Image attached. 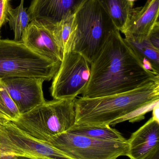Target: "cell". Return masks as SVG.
<instances>
[{
	"label": "cell",
	"mask_w": 159,
	"mask_h": 159,
	"mask_svg": "<svg viewBox=\"0 0 159 159\" xmlns=\"http://www.w3.org/2000/svg\"><path fill=\"white\" fill-rule=\"evenodd\" d=\"M148 39L155 47L159 49V22L151 31Z\"/></svg>",
	"instance_id": "21"
},
{
	"label": "cell",
	"mask_w": 159,
	"mask_h": 159,
	"mask_svg": "<svg viewBox=\"0 0 159 159\" xmlns=\"http://www.w3.org/2000/svg\"><path fill=\"white\" fill-rule=\"evenodd\" d=\"M27 9L24 7V0H21L20 4L16 8L10 6L8 9L7 21L14 32L15 41H21L23 31L31 21Z\"/></svg>",
	"instance_id": "18"
},
{
	"label": "cell",
	"mask_w": 159,
	"mask_h": 159,
	"mask_svg": "<svg viewBox=\"0 0 159 159\" xmlns=\"http://www.w3.org/2000/svg\"><path fill=\"white\" fill-rule=\"evenodd\" d=\"M90 64L83 98L118 94L159 81V76L144 67L118 29L110 33Z\"/></svg>",
	"instance_id": "1"
},
{
	"label": "cell",
	"mask_w": 159,
	"mask_h": 159,
	"mask_svg": "<svg viewBox=\"0 0 159 159\" xmlns=\"http://www.w3.org/2000/svg\"><path fill=\"white\" fill-rule=\"evenodd\" d=\"M130 159H159V122L151 118L128 140Z\"/></svg>",
	"instance_id": "12"
},
{
	"label": "cell",
	"mask_w": 159,
	"mask_h": 159,
	"mask_svg": "<svg viewBox=\"0 0 159 159\" xmlns=\"http://www.w3.org/2000/svg\"><path fill=\"white\" fill-rule=\"evenodd\" d=\"M90 75V63L84 56L75 51L64 54L53 78L51 96L56 100H74L84 91Z\"/></svg>",
	"instance_id": "8"
},
{
	"label": "cell",
	"mask_w": 159,
	"mask_h": 159,
	"mask_svg": "<svg viewBox=\"0 0 159 159\" xmlns=\"http://www.w3.org/2000/svg\"><path fill=\"white\" fill-rule=\"evenodd\" d=\"M132 5H134V2H136L137 0H127Z\"/></svg>",
	"instance_id": "24"
},
{
	"label": "cell",
	"mask_w": 159,
	"mask_h": 159,
	"mask_svg": "<svg viewBox=\"0 0 159 159\" xmlns=\"http://www.w3.org/2000/svg\"><path fill=\"white\" fill-rule=\"evenodd\" d=\"M48 143L73 159H116L128 156V140L103 141L69 133L53 136Z\"/></svg>",
	"instance_id": "6"
},
{
	"label": "cell",
	"mask_w": 159,
	"mask_h": 159,
	"mask_svg": "<svg viewBox=\"0 0 159 159\" xmlns=\"http://www.w3.org/2000/svg\"><path fill=\"white\" fill-rule=\"evenodd\" d=\"M21 114L11 98L2 80L0 79V118L13 122Z\"/></svg>",
	"instance_id": "19"
},
{
	"label": "cell",
	"mask_w": 159,
	"mask_h": 159,
	"mask_svg": "<svg viewBox=\"0 0 159 159\" xmlns=\"http://www.w3.org/2000/svg\"><path fill=\"white\" fill-rule=\"evenodd\" d=\"M67 132L103 141H122L126 139L118 131L110 126H93L75 125Z\"/></svg>",
	"instance_id": "16"
},
{
	"label": "cell",
	"mask_w": 159,
	"mask_h": 159,
	"mask_svg": "<svg viewBox=\"0 0 159 159\" xmlns=\"http://www.w3.org/2000/svg\"><path fill=\"white\" fill-rule=\"evenodd\" d=\"M41 22L50 31L63 55L74 51L78 36L75 14L54 23Z\"/></svg>",
	"instance_id": "14"
},
{
	"label": "cell",
	"mask_w": 159,
	"mask_h": 159,
	"mask_svg": "<svg viewBox=\"0 0 159 159\" xmlns=\"http://www.w3.org/2000/svg\"><path fill=\"white\" fill-rule=\"evenodd\" d=\"M116 28L121 31L128 20L130 11L133 6L127 0H99Z\"/></svg>",
	"instance_id": "17"
},
{
	"label": "cell",
	"mask_w": 159,
	"mask_h": 159,
	"mask_svg": "<svg viewBox=\"0 0 159 159\" xmlns=\"http://www.w3.org/2000/svg\"><path fill=\"white\" fill-rule=\"evenodd\" d=\"M15 159H31L28 158L24 157H15Z\"/></svg>",
	"instance_id": "25"
},
{
	"label": "cell",
	"mask_w": 159,
	"mask_h": 159,
	"mask_svg": "<svg viewBox=\"0 0 159 159\" xmlns=\"http://www.w3.org/2000/svg\"><path fill=\"white\" fill-rule=\"evenodd\" d=\"M21 115L46 102L43 91L44 80L33 77H14L2 80Z\"/></svg>",
	"instance_id": "9"
},
{
	"label": "cell",
	"mask_w": 159,
	"mask_h": 159,
	"mask_svg": "<svg viewBox=\"0 0 159 159\" xmlns=\"http://www.w3.org/2000/svg\"><path fill=\"white\" fill-rule=\"evenodd\" d=\"M159 0H147L141 7L133 8L121 32L125 38L141 42L148 38L159 22Z\"/></svg>",
	"instance_id": "10"
},
{
	"label": "cell",
	"mask_w": 159,
	"mask_h": 159,
	"mask_svg": "<svg viewBox=\"0 0 159 159\" xmlns=\"http://www.w3.org/2000/svg\"><path fill=\"white\" fill-rule=\"evenodd\" d=\"M75 99L45 102L12 122L33 137L47 142L75 125Z\"/></svg>",
	"instance_id": "3"
},
{
	"label": "cell",
	"mask_w": 159,
	"mask_h": 159,
	"mask_svg": "<svg viewBox=\"0 0 159 159\" xmlns=\"http://www.w3.org/2000/svg\"><path fill=\"white\" fill-rule=\"evenodd\" d=\"M0 159H15V157L12 156H1Z\"/></svg>",
	"instance_id": "23"
},
{
	"label": "cell",
	"mask_w": 159,
	"mask_h": 159,
	"mask_svg": "<svg viewBox=\"0 0 159 159\" xmlns=\"http://www.w3.org/2000/svg\"><path fill=\"white\" fill-rule=\"evenodd\" d=\"M85 0H32L27 12L31 20L54 23L75 14Z\"/></svg>",
	"instance_id": "13"
},
{
	"label": "cell",
	"mask_w": 159,
	"mask_h": 159,
	"mask_svg": "<svg viewBox=\"0 0 159 159\" xmlns=\"http://www.w3.org/2000/svg\"><path fill=\"white\" fill-rule=\"evenodd\" d=\"M75 16L78 36L74 51L91 63L110 33L117 29L99 0H85Z\"/></svg>",
	"instance_id": "5"
},
{
	"label": "cell",
	"mask_w": 159,
	"mask_h": 159,
	"mask_svg": "<svg viewBox=\"0 0 159 159\" xmlns=\"http://www.w3.org/2000/svg\"><path fill=\"white\" fill-rule=\"evenodd\" d=\"M142 61L144 67L159 76V49L150 43L148 38L141 42L124 38Z\"/></svg>",
	"instance_id": "15"
},
{
	"label": "cell",
	"mask_w": 159,
	"mask_h": 159,
	"mask_svg": "<svg viewBox=\"0 0 159 159\" xmlns=\"http://www.w3.org/2000/svg\"><path fill=\"white\" fill-rule=\"evenodd\" d=\"M152 118L159 122V102L156 104L153 107Z\"/></svg>",
	"instance_id": "22"
},
{
	"label": "cell",
	"mask_w": 159,
	"mask_h": 159,
	"mask_svg": "<svg viewBox=\"0 0 159 159\" xmlns=\"http://www.w3.org/2000/svg\"><path fill=\"white\" fill-rule=\"evenodd\" d=\"M21 41L30 50L54 62H61V50L48 28L41 21L31 20L22 35Z\"/></svg>",
	"instance_id": "11"
},
{
	"label": "cell",
	"mask_w": 159,
	"mask_h": 159,
	"mask_svg": "<svg viewBox=\"0 0 159 159\" xmlns=\"http://www.w3.org/2000/svg\"><path fill=\"white\" fill-rule=\"evenodd\" d=\"M10 6L9 0H0V29L7 21L8 9Z\"/></svg>",
	"instance_id": "20"
},
{
	"label": "cell",
	"mask_w": 159,
	"mask_h": 159,
	"mask_svg": "<svg viewBox=\"0 0 159 159\" xmlns=\"http://www.w3.org/2000/svg\"><path fill=\"white\" fill-rule=\"evenodd\" d=\"M31 159H73L47 142L33 137L15 124L0 118V157Z\"/></svg>",
	"instance_id": "7"
},
{
	"label": "cell",
	"mask_w": 159,
	"mask_h": 159,
	"mask_svg": "<svg viewBox=\"0 0 159 159\" xmlns=\"http://www.w3.org/2000/svg\"><path fill=\"white\" fill-rule=\"evenodd\" d=\"M61 62L47 59L28 48L21 41L0 39V79L33 77L49 81Z\"/></svg>",
	"instance_id": "4"
},
{
	"label": "cell",
	"mask_w": 159,
	"mask_h": 159,
	"mask_svg": "<svg viewBox=\"0 0 159 159\" xmlns=\"http://www.w3.org/2000/svg\"><path fill=\"white\" fill-rule=\"evenodd\" d=\"M159 102V81L127 92L75 99L76 125L110 126L113 121Z\"/></svg>",
	"instance_id": "2"
}]
</instances>
